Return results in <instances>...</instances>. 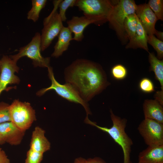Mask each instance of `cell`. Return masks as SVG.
<instances>
[{"instance_id":"obj_1","label":"cell","mask_w":163,"mask_h":163,"mask_svg":"<svg viewBox=\"0 0 163 163\" xmlns=\"http://www.w3.org/2000/svg\"><path fill=\"white\" fill-rule=\"evenodd\" d=\"M66 83L88 102L109 85L106 74L99 64L88 60L77 59L65 70Z\"/></svg>"},{"instance_id":"obj_2","label":"cell","mask_w":163,"mask_h":163,"mask_svg":"<svg viewBox=\"0 0 163 163\" xmlns=\"http://www.w3.org/2000/svg\"><path fill=\"white\" fill-rule=\"evenodd\" d=\"M110 113L113 125L110 128L98 126L89 120L85 123L108 133L121 147L123 155V163H130L133 142L125 131L127 120L125 118H122L115 115L111 109H110Z\"/></svg>"},{"instance_id":"obj_3","label":"cell","mask_w":163,"mask_h":163,"mask_svg":"<svg viewBox=\"0 0 163 163\" xmlns=\"http://www.w3.org/2000/svg\"><path fill=\"white\" fill-rule=\"evenodd\" d=\"M114 4L108 0H77L75 6L84 16L94 20L96 24L108 21Z\"/></svg>"},{"instance_id":"obj_4","label":"cell","mask_w":163,"mask_h":163,"mask_svg":"<svg viewBox=\"0 0 163 163\" xmlns=\"http://www.w3.org/2000/svg\"><path fill=\"white\" fill-rule=\"evenodd\" d=\"M48 68V76L51 81V84L49 87L41 89L37 93V95L41 96L47 91L54 90L56 93L62 98L68 101L82 105L85 109L87 116L85 120L89 119L88 115L91 114L87 102L83 100L75 89L71 85L66 83L62 85L55 79L52 67L50 66Z\"/></svg>"},{"instance_id":"obj_5","label":"cell","mask_w":163,"mask_h":163,"mask_svg":"<svg viewBox=\"0 0 163 163\" xmlns=\"http://www.w3.org/2000/svg\"><path fill=\"white\" fill-rule=\"evenodd\" d=\"M9 109L11 122L23 131L28 129L36 120L35 110L28 102L15 100Z\"/></svg>"},{"instance_id":"obj_6","label":"cell","mask_w":163,"mask_h":163,"mask_svg":"<svg viewBox=\"0 0 163 163\" xmlns=\"http://www.w3.org/2000/svg\"><path fill=\"white\" fill-rule=\"evenodd\" d=\"M137 5L133 0H121L114 4L108 21L121 38H126L124 22L129 15L136 13Z\"/></svg>"},{"instance_id":"obj_7","label":"cell","mask_w":163,"mask_h":163,"mask_svg":"<svg viewBox=\"0 0 163 163\" xmlns=\"http://www.w3.org/2000/svg\"><path fill=\"white\" fill-rule=\"evenodd\" d=\"M61 1V0L53 1L54 8L53 11L43 21L44 27L41 35V47L42 51L49 46L64 27L62 21L56 11Z\"/></svg>"},{"instance_id":"obj_8","label":"cell","mask_w":163,"mask_h":163,"mask_svg":"<svg viewBox=\"0 0 163 163\" xmlns=\"http://www.w3.org/2000/svg\"><path fill=\"white\" fill-rule=\"evenodd\" d=\"M41 45V35L37 32L28 44L21 47L17 54L10 57L17 62L20 58L26 56L32 60L34 66L47 68L50 66V58L42 56L40 52Z\"/></svg>"},{"instance_id":"obj_9","label":"cell","mask_w":163,"mask_h":163,"mask_svg":"<svg viewBox=\"0 0 163 163\" xmlns=\"http://www.w3.org/2000/svg\"><path fill=\"white\" fill-rule=\"evenodd\" d=\"M137 129L148 146L163 145V124L144 119L139 125Z\"/></svg>"},{"instance_id":"obj_10","label":"cell","mask_w":163,"mask_h":163,"mask_svg":"<svg viewBox=\"0 0 163 163\" xmlns=\"http://www.w3.org/2000/svg\"><path fill=\"white\" fill-rule=\"evenodd\" d=\"M1 71L0 75V95L6 90L8 85L18 84L20 82L19 77L15 75L19 68L14 61L10 57L4 55L0 59Z\"/></svg>"},{"instance_id":"obj_11","label":"cell","mask_w":163,"mask_h":163,"mask_svg":"<svg viewBox=\"0 0 163 163\" xmlns=\"http://www.w3.org/2000/svg\"><path fill=\"white\" fill-rule=\"evenodd\" d=\"M136 14L148 35L155 34L158 19L148 4L137 5Z\"/></svg>"},{"instance_id":"obj_12","label":"cell","mask_w":163,"mask_h":163,"mask_svg":"<svg viewBox=\"0 0 163 163\" xmlns=\"http://www.w3.org/2000/svg\"><path fill=\"white\" fill-rule=\"evenodd\" d=\"M25 131L15 126L12 122L0 124V135L5 142L11 145H20L23 139Z\"/></svg>"},{"instance_id":"obj_13","label":"cell","mask_w":163,"mask_h":163,"mask_svg":"<svg viewBox=\"0 0 163 163\" xmlns=\"http://www.w3.org/2000/svg\"><path fill=\"white\" fill-rule=\"evenodd\" d=\"M68 27L74 34L73 40L81 41L84 38L83 33L85 28L91 24H96L93 19L85 16L78 17L74 16L67 21Z\"/></svg>"},{"instance_id":"obj_14","label":"cell","mask_w":163,"mask_h":163,"mask_svg":"<svg viewBox=\"0 0 163 163\" xmlns=\"http://www.w3.org/2000/svg\"><path fill=\"white\" fill-rule=\"evenodd\" d=\"M45 133V131L40 127H35L32 133L30 149L43 154L49 150L51 144Z\"/></svg>"},{"instance_id":"obj_15","label":"cell","mask_w":163,"mask_h":163,"mask_svg":"<svg viewBox=\"0 0 163 163\" xmlns=\"http://www.w3.org/2000/svg\"><path fill=\"white\" fill-rule=\"evenodd\" d=\"M136 163H163V145L148 146L139 152Z\"/></svg>"},{"instance_id":"obj_16","label":"cell","mask_w":163,"mask_h":163,"mask_svg":"<svg viewBox=\"0 0 163 163\" xmlns=\"http://www.w3.org/2000/svg\"><path fill=\"white\" fill-rule=\"evenodd\" d=\"M145 119L153 120L163 124V108L157 101L145 100L143 104Z\"/></svg>"},{"instance_id":"obj_17","label":"cell","mask_w":163,"mask_h":163,"mask_svg":"<svg viewBox=\"0 0 163 163\" xmlns=\"http://www.w3.org/2000/svg\"><path fill=\"white\" fill-rule=\"evenodd\" d=\"M58 40L54 46V51L51 55L53 57L58 58L66 50L73 40L72 32L68 27H63L58 35Z\"/></svg>"},{"instance_id":"obj_18","label":"cell","mask_w":163,"mask_h":163,"mask_svg":"<svg viewBox=\"0 0 163 163\" xmlns=\"http://www.w3.org/2000/svg\"><path fill=\"white\" fill-rule=\"evenodd\" d=\"M148 36L146 31L141 24L138 17L136 31L133 37L130 40L126 48H139L147 51L149 50L147 45Z\"/></svg>"},{"instance_id":"obj_19","label":"cell","mask_w":163,"mask_h":163,"mask_svg":"<svg viewBox=\"0 0 163 163\" xmlns=\"http://www.w3.org/2000/svg\"><path fill=\"white\" fill-rule=\"evenodd\" d=\"M149 71L154 72L155 79L159 82L161 91H163V60H160L153 53H149Z\"/></svg>"},{"instance_id":"obj_20","label":"cell","mask_w":163,"mask_h":163,"mask_svg":"<svg viewBox=\"0 0 163 163\" xmlns=\"http://www.w3.org/2000/svg\"><path fill=\"white\" fill-rule=\"evenodd\" d=\"M138 17L136 13L130 14L126 18L124 22V28L129 40L134 37L136 31Z\"/></svg>"},{"instance_id":"obj_21","label":"cell","mask_w":163,"mask_h":163,"mask_svg":"<svg viewBox=\"0 0 163 163\" xmlns=\"http://www.w3.org/2000/svg\"><path fill=\"white\" fill-rule=\"evenodd\" d=\"M46 2V0H32V7L27 13V18L34 22L37 21L39 18L40 12L45 7Z\"/></svg>"},{"instance_id":"obj_22","label":"cell","mask_w":163,"mask_h":163,"mask_svg":"<svg viewBox=\"0 0 163 163\" xmlns=\"http://www.w3.org/2000/svg\"><path fill=\"white\" fill-rule=\"evenodd\" d=\"M147 42L150 44L156 51L157 57L161 59L163 57V42L153 34L148 35Z\"/></svg>"},{"instance_id":"obj_23","label":"cell","mask_w":163,"mask_h":163,"mask_svg":"<svg viewBox=\"0 0 163 163\" xmlns=\"http://www.w3.org/2000/svg\"><path fill=\"white\" fill-rule=\"evenodd\" d=\"M158 20L163 19V1L162 0H150L148 4Z\"/></svg>"},{"instance_id":"obj_24","label":"cell","mask_w":163,"mask_h":163,"mask_svg":"<svg viewBox=\"0 0 163 163\" xmlns=\"http://www.w3.org/2000/svg\"><path fill=\"white\" fill-rule=\"evenodd\" d=\"M111 73L114 79L117 80H122L126 77L127 71L123 66L121 64H117L112 68Z\"/></svg>"},{"instance_id":"obj_25","label":"cell","mask_w":163,"mask_h":163,"mask_svg":"<svg viewBox=\"0 0 163 163\" xmlns=\"http://www.w3.org/2000/svg\"><path fill=\"white\" fill-rule=\"evenodd\" d=\"M77 0H64L62 1L59 3L58 7L59 8V15L63 21H66L67 18L66 13L67 9L70 7L75 6Z\"/></svg>"},{"instance_id":"obj_26","label":"cell","mask_w":163,"mask_h":163,"mask_svg":"<svg viewBox=\"0 0 163 163\" xmlns=\"http://www.w3.org/2000/svg\"><path fill=\"white\" fill-rule=\"evenodd\" d=\"M43 154L30 149L27 151L24 163H41Z\"/></svg>"},{"instance_id":"obj_27","label":"cell","mask_w":163,"mask_h":163,"mask_svg":"<svg viewBox=\"0 0 163 163\" xmlns=\"http://www.w3.org/2000/svg\"><path fill=\"white\" fill-rule=\"evenodd\" d=\"M139 86L140 90L145 93H150L155 91L153 82L148 78H142L139 82Z\"/></svg>"},{"instance_id":"obj_28","label":"cell","mask_w":163,"mask_h":163,"mask_svg":"<svg viewBox=\"0 0 163 163\" xmlns=\"http://www.w3.org/2000/svg\"><path fill=\"white\" fill-rule=\"evenodd\" d=\"M8 104L0 103V124L6 122H11Z\"/></svg>"},{"instance_id":"obj_29","label":"cell","mask_w":163,"mask_h":163,"mask_svg":"<svg viewBox=\"0 0 163 163\" xmlns=\"http://www.w3.org/2000/svg\"><path fill=\"white\" fill-rule=\"evenodd\" d=\"M0 163H10L5 152L0 147Z\"/></svg>"},{"instance_id":"obj_30","label":"cell","mask_w":163,"mask_h":163,"mask_svg":"<svg viewBox=\"0 0 163 163\" xmlns=\"http://www.w3.org/2000/svg\"><path fill=\"white\" fill-rule=\"evenodd\" d=\"M85 163H107L104 160L99 157H95L85 159Z\"/></svg>"},{"instance_id":"obj_31","label":"cell","mask_w":163,"mask_h":163,"mask_svg":"<svg viewBox=\"0 0 163 163\" xmlns=\"http://www.w3.org/2000/svg\"><path fill=\"white\" fill-rule=\"evenodd\" d=\"M163 91H157L155 95V100L159 102L161 105H163Z\"/></svg>"},{"instance_id":"obj_32","label":"cell","mask_w":163,"mask_h":163,"mask_svg":"<svg viewBox=\"0 0 163 163\" xmlns=\"http://www.w3.org/2000/svg\"><path fill=\"white\" fill-rule=\"evenodd\" d=\"M155 34L156 35L158 39L162 41L163 40V32L156 30Z\"/></svg>"},{"instance_id":"obj_33","label":"cell","mask_w":163,"mask_h":163,"mask_svg":"<svg viewBox=\"0 0 163 163\" xmlns=\"http://www.w3.org/2000/svg\"><path fill=\"white\" fill-rule=\"evenodd\" d=\"M85 159L81 157H78L75 159L73 163H85Z\"/></svg>"},{"instance_id":"obj_34","label":"cell","mask_w":163,"mask_h":163,"mask_svg":"<svg viewBox=\"0 0 163 163\" xmlns=\"http://www.w3.org/2000/svg\"><path fill=\"white\" fill-rule=\"evenodd\" d=\"M5 142L4 140L2 138L1 135H0V145H2Z\"/></svg>"},{"instance_id":"obj_35","label":"cell","mask_w":163,"mask_h":163,"mask_svg":"<svg viewBox=\"0 0 163 163\" xmlns=\"http://www.w3.org/2000/svg\"><path fill=\"white\" fill-rule=\"evenodd\" d=\"M1 67H0V75L1 73Z\"/></svg>"},{"instance_id":"obj_36","label":"cell","mask_w":163,"mask_h":163,"mask_svg":"<svg viewBox=\"0 0 163 163\" xmlns=\"http://www.w3.org/2000/svg\"><path fill=\"white\" fill-rule=\"evenodd\" d=\"M130 163H132V162H131H131H130Z\"/></svg>"}]
</instances>
